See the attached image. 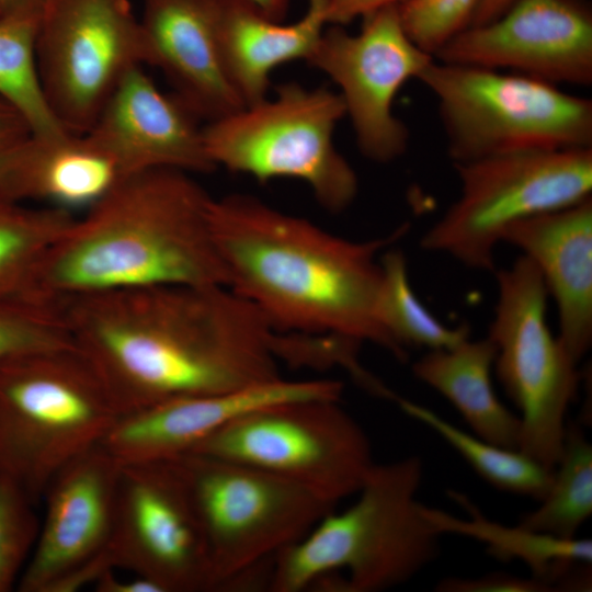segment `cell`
<instances>
[{
	"instance_id": "obj_25",
	"label": "cell",
	"mask_w": 592,
	"mask_h": 592,
	"mask_svg": "<svg viewBox=\"0 0 592 592\" xmlns=\"http://www.w3.org/2000/svg\"><path fill=\"white\" fill-rule=\"evenodd\" d=\"M401 410L423 423L448 443L486 482L496 489L540 501L547 493L554 470L520 449L489 443L449 423L432 410L400 397Z\"/></svg>"
},
{
	"instance_id": "obj_36",
	"label": "cell",
	"mask_w": 592,
	"mask_h": 592,
	"mask_svg": "<svg viewBox=\"0 0 592 592\" xmlns=\"http://www.w3.org/2000/svg\"><path fill=\"white\" fill-rule=\"evenodd\" d=\"M99 592H161L151 581L135 576L133 579H117L114 569L105 571L94 582Z\"/></svg>"
},
{
	"instance_id": "obj_9",
	"label": "cell",
	"mask_w": 592,
	"mask_h": 592,
	"mask_svg": "<svg viewBox=\"0 0 592 592\" xmlns=\"http://www.w3.org/2000/svg\"><path fill=\"white\" fill-rule=\"evenodd\" d=\"M457 200L420 246L478 271H496V249L513 224L592 196V148L524 150L454 164Z\"/></svg>"
},
{
	"instance_id": "obj_27",
	"label": "cell",
	"mask_w": 592,
	"mask_h": 592,
	"mask_svg": "<svg viewBox=\"0 0 592 592\" xmlns=\"http://www.w3.org/2000/svg\"><path fill=\"white\" fill-rule=\"evenodd\" d=\"M41 11L0 16V95L27 121L33 136L60 138L68 133L45 98L36 64V33Z\"/></svg>"
},
{
	"instance_id": "obj_30",
	"label": "cell",
	"mask_w": 592,
	"mask_h": 592,
	"mask_svg": "<svg viewBox=\"0 0 592 592\" xmlns=\"http://www.w3.org/2000/svg\"><path fill=\"white\" fill-rule=\"evenodd\" d=\"M72 343L59 308L26 296H0V364Z\"/></svg>"
},
{
	"instance_id": "obj_8",
	"label": "cell",
	"mask_w": 592,
	"mask_h": 592,
	"mask_svg": "<svg viewBox=\"0 0 592 592\" xmlns=\"http://www.w3.org/2000/svg\"><path fill=\"white\" fill-rule=\"evenodd\" d=\"M172 459L200 519L216 590L257 578L265 561L335 506L301 485L250 465L196 453Z\"/></svg>"
},
{
	"instance_id": "obj_4",
	"label": "cell",
	"mask_w": 592,
	"mask_h": 592,
	"mask_svg": "<svg viewBox=\"0 0 592 592\" xmlns=\"http://www.w3.org/2000/svg\"><path fill=\"white\" fill-rule=\"evenodd\" d=\"M419 456L376 464L345 510L321 517L272 559L267 588L299 592L337 571L342 592H379L411 580L439 555L442 534L418 501Z\"/></svg>"
},
{
	"instance_id": "obj_15",
	"label": "cell",
	"mask_w": 592,
	"mask_h": 592,
	"mask_svg": "<svg viewBox=\"0 0 592 592\" xmlns=\"http://www.w3.org/2000/svg\"><path fill=\"white\" fill-rule=\"evenodd\" d=\"M122 462L102 444L62 467L42 499L45 514L20 577L21 592H75L112 570Z\"/></svg>"
},
{
	"instance_id": "obj_16",
	"label": "cell",
	"mask_w": 592,
	"mask_h": 592,
	"mask_svg": "<svg viewBox=\"0 0 592 592\" xmlns=\"http://www.w3.org/2000/svg\"><path fill=\"white\" fill-rule=\"evenodd\" d=\"M441 62L512 71L554 84L592 83V12L584 0H512L435 54Z\"/></svg>"
},
{
	"instance_id": "obj_40",
	"label": "cell",
	"mask_w": 592,
	"mask_h": 592,
	"mask_svg": "<svg viewBox=\"0 0 592 592\" xmlns=\"http://www.w3.org/2000/svg\"><path fill=\"white\" fill-rule=\"evenodd\" d=\"M18 148L0 153V197H2L4 182Z\"/></svg>"
},
{
	"instance_id": "obj_19",
	"label": "cell",
	"mask_w": 592,
	"mask_h": 592,
	"mask_svg": "<svg viewBox=\"0 0 592 592\" xmlns=\"http://www.w3.org/2000/svg\"><path fill=\"white\" fill-rule=\"evenodd\" d=\"M223 0H144L139 19L146 65L159 68L173 94L208 122L246 106L220 44Z\"/></svg>"
},
{
	"instance_id": "obj_23",
	"label": "cell",
	"mask_w": 592,
	"mask_h": 592,
	"mask_svg": "<svg viewBox=\"0 0 592 592\" xmlns=\"http://www.w3.org/2000/svg\"><path fill=\"white\" fill-rule=\"evenodd\" d=\"M494 356L496 348L487 337L469 338L451 349L428 351L412 364V373L448 400L476 436L519 449L521 420L496 394Z\"/></svg>"
},
{
	"instance_id": "obj_13",
	"label": "cell",
	"mask_w": 592,
	"mask_h": 592,
	"mask_svg": "<svg viewBox=\"0 0 592 592\" xmlns=\"http://www.w3.org/2000/svg\"><path fill=\"white\" fill-rule=\"evenodd\" d=\"M110 562L161 592L216 591L202 525L173 459L122 463Z\"/></svg>"
},
{
	"instance_id": "obj_33",
	"label": "cell",
	"mask_w": 592,
	"mask_h": 592,
	"mask_svg": "<svg viewBox=\"0 0 592 592\" xmlns=\"http://www.w3.org/2000/svg\"><path fill=\"white\" fill-rule=\"evenodd\" d=\"M437 592H551L543 581L506 572H491L478 578H445L435 585Z\"/></svg>"
},
{
	"instance_id": "obj_34",
	"label": "cell",
	"mask_w": 592,
	"mask_h": 592,
	"mask_svg": "<svg viewBox=\"0 0 592 592\" xmlns=\"http://www.w3.org/2000/svg\"><path fill=\"white\" fill-rule=\"evenodd\" d=\"M33 136L22 113L0 95V153L11 151Z\"/></svg>"
},
{
	"instance_id": "obj_31",
	"label": "cell",
	"mask_w": 592,
	"mask_h": 592,
	"mask_svg": "<svg viewBox=\"0 0 592 592\" xmlns=\"http://www.w3.org/2000/svg\"><path fill=\"white\" fill-rule=\"evenodd\" d=\"M35 504L18 483L0 475V592L14 588L33 553L41 526Z\"/></svg>"
},
{
	"instance_id": "obj_10",
	"label": "cell",
	"mask_w": 592,
	"mask_h": 592,
	"mask_svg": "<svg viewBox=\"0 0 592 592\" xmlns=\"http://www.w3.org/2000/svg\"><path fill=\"white\" fill-rule=\"evenodd\" d=\"M494 273L498 295L487 334L496 348L493 369L520 411L519 449L554 470L581 384L579 363L548 327L549 295L536 265L521 254Z\"/></svg>"
},
{
	"instance_id": "obj_18",
	"label": "cell",
	"mask_w": 592,
	"mask_h": 592,
	"mask_svg": "<svg viewBox=\"0 0 592 592\" xmlns=\"http://www.w3.org/2000/svg\"><path fill=\"white\" fill-rule=\"evenodd\" d=\"M197 119L138 66L123 78L84 135L107 152L126 177L153 169L208 173L216 168Z\"/></svg>"
},
{
	"instance_id": "obj_14",
	"label": "cell",
	"mask_w": 592,
	"mask_h": 592,
	"mask_svg": "<svg viewBox=\"0 0 592 592\" xmlns=\"http://www.w3.org/2000/svg\"><path fill=\"white\" fill-rule=\"evenodd\" d=\"M433 59L405 31L398 5H389L363 16L357 34L339 25L323 31L306 61L339 87L362 155L388 163L409 143L407 126L392 111L395 99Z\"/></svg>"
},
{
	"instance_id": "obj_17",
	"label": "cell",
	"mask_w": 592,
	"mask_h": 592,
	"mask_svg": "<svg viewBox=\"0 0 592 592\" xmlns=\"http://www.w3.org/2000/svg\"><path fill=\"white\" fill-rule=\"evenodd\" d=\"M342 390L333 379L281 377L237 391L172 399L122 414L101 444L122 463L168 460L250 410L293 400H340Z\"/></svg>"
},
{
	"instance_id": "obj_21",
	"label": "cell",
	"mask_w": 592,
	"mask_h": 592,
	"mask_svg": "<svg viewBox=\"0 0 592 592\" xmlns=\"http://www.w3.org/2000/svg\"><path fill=\"white\" fill-rule=\"evenodd\" d=\"M125 177L116 161L86 135L32 136L16 150L2 197L84 212Z\"/></svg>"
},
{
	"instance_id": "obj_5",
	"label": "cell",
	"mask_w": 592,
	"mask_h": 592,
	"mask_svg": "<svg viewBox=\"0 0 592 592\" xmlns=\"http://www.w3.org/2000/svg\"><path fill=\"white\" fill-rule=\"evenodd\" d=\"M123 414L75 343L0 364V475L37 503L54 476L102 443Z\"/></svg>"
},
{
	"instance_id": "obj_7",
	"label": "cell",
	"mask_w": 592,
	"mask_h": 592,
	"mask_svg": "<svg viewBox=\"0 0 592 592\" xmlns=\"http://www.w3.org/2000/svg\"><path fill=\"white\" fill-rule=\"evenodd\" d=\"M345 115L339 93L286 82L276 87L273 99L208 122L203 137L215 168L260 183L299 180L325 209L340 213L358 191L354 169L333 141L335 126Z\"/></svg>"
},
{
	"instance_id": "obj_22",
	"label": "cell",
	"mask_w": 592,
	"mask_h": 592,
	"mask_svg": "<svg viewBox=\"0 0 592 592\" xmlns=\"http://www.w3.org/2000/svg\"><path fill=\"white\" fill-rule=\"evenodd\" d=\"M306 13L283 24L249 0H223L220 44L229 77L246 105L266 98L270 77L278 66L307 60L319 42L327 0H308Z\"/></svg>"
},
{
	"instance_id": "obj_2",
	"label": "cell",
	"mask_w": 592,
	"mask_h": 592,
	"mask_svg": "<svg viewBox=\"0 0 592 592\" xmlns=\"http://www.w3.org/2000/svg\"><path fill=\"white\" fill-rule=\"evenodd\" d=\"M210 223L228 286L276 331L371 342L407 360L379 321L378 297L380 255L408 225L356 241L240 193L214 198Z\"/></svg>"
},
{
	"instance_id": "obj_32",
	"label": "cell",
	"mask_w": 592,
	"mask_h": 592,
	"mask_svg": "<svg viewBox=\"0 0 592 592\" xmlns=\"http://www.w3.org/2000/svg\"><path fill=\"white\" fill-rule=\"evenodd\" d=\"M480 0H407L398 5L402 26L423 50L434 54L468 26Z\"/></svg>"
},
{
	"instance_id": "obj_37",
	"label": "cell",
	"mask_w": 592,
	"mask_h": 592,
	"mask_svg": "<svg viewBox=\"0 0 592 592\" xmlns=\"http://www.w3.org/2000/svg\"><path fill=\"white\" fill-rule=\"evenodd\" d=\"M512 0H480L476 7L469 25H478L492 21L499 16Z\"/></svg>"
},
{
	"instance_id": "obj_41",
	"label": "cell",
	"mask_w": 592,
	"mask_h": 592,
	"mask_svg": "<svg viewBox=\"0 0 592 592\" xmlns=\"http://www.w3.org/2000/svg\"><path fill=\"white\" fill-rule=\"evenodd\" d=\"M2 15L1 11H0V16Z\"/></svg>"
},
{
	"instance_id": "obj_35",
	"label": "cell",
	"mask_w": 592,
	"mask_h": 592,
	"mask_svg": "<svg viewBox=\"0 0 592 592\" xmlns=\"http://www.w3.org/2000/svg\"><path fill=\"white\" fill-rule=\"evenodd\" d=\"M407 0H327L326 20L327 23L344 25L351 23L360 16H365L374 11L389 7L399 5Z\"/></svg>"
},
{
	"instance_id": "obj_38",
	"label": "cell",
	"mask_w": 592,
	"mask_h": 592,
	"mask_svg": "<svg viewBox=\"0 0 592 592\" xmlns=\"http://www.w3.org/2000/svg\"><path fill=\"white\" fill-rule=\"evenodd\" d=\"M253 3L261 12L266 16L281 21L286 12L289 4V0H249Z\"/></svg>"
},
{
	"instance_id": "obj_20",
	"label": "cell",
	"mask_w": 592,
	"mask_h": 592,
	"mask_svg": "<svg viewBox=\"0 0 592 592\" xmlns=\"http://www.w3.org/2000/svg\"><path fill=\"white\" fill-rule=\"evenodd\" d=\"M502 242L538 269L558 311V339L576 361L592 344V196L510 226Z\"/></svg>"
},
{
	"instance_id": "obj_3",
	"label": "cell",
	"mask_w": 592,
	"mask_h": 592,
	"mask_svg": "<svg viewBox=\"0 0 592 592\" xmlns=\"http://www.w3.org/2000/svg\"><path fill=\"white\" fill-rule=\"evenodd\" d=\"M213 200L180 170L123 178L50 247L27 297L59 307L151 286H228L212 230Z\"/></svg>"
},
{
	"instance_id": "obj_24",
	"label": "cell",
	"mask_w": 592,
	"mask_h": 592,
	"mask_svg": "<svg viewBox=\"0 0 592 592\" xmlns=\"http://www.w3.org/2000/svg\"><path fill=\"white\" fill-rule=\"evenodd\" d=\"M468 514L455 517L424 505V513L443 535L458 534L486 545L489 555L500 561L517 559L531 570V576L547 584L551 592L567 591L572 572L582 563L592 562V542L585 538L562 539L534 532L520 525L510 527L487 519L463 493L448 492Z\"/></svg>"
},
{
	"instance_id": "obj_29",
	"label": "cell",
	"mask_w": 592,
	"mask_h": 592,
	"mask_svg": "<svg viewBox=\"0 0 592 592\" xmlns=\"http://www.w3.org/2000/svg\"><path fill=\"white\" fill-rule=\"evenodd\" d=\"M382 283L378 297L379 321L403 353L408 349H451L470 338L467 325L447 327L418 298L411 287L402 251L385 250L380 255Z\"/></svg>"
},
{
	"instance_id": "obj_26",
	"label": "cell",
	"mask_w": 592,
	"mask_h": 592,
	"mask_svg": "<svg viewBox=\"0 0 592 592\" xmlns=\"http://www.w3.org/2000/svg\"><path fill=\"white\" fill-rule=\"evenodd\" d=\"M75 217L0 197V296H27L38 265Z\"/></svg>"
},
{
	"instance_id": "obj_39",
	"label": "cell",
	"mask_w": 592,
	"mask_h": 592,
	"mask_svg": "<svg viewBox=\"0 0 592 592\" xmlns=\"http://www.w3.org/2000/svg\"><path fill=\"white\" fill-rule=\"evenodd\" d=\"M45 0H0V11L3 14L18 12L41 11Z\"/></svg>"
},
{
	"instance_id": "obj_28",
	"label": "cell",
	"mask_w": 592,
	"mask_h": 592,
	"mask_svg": "<svg viewBox=\"0 0 592 592\" xmlns=\"http://www.w3.org/2000/svg\"><path fill=\"white\" fill-rule=\"evenodd\" d=\"M592 514V446L579 424L567 422L563 447L546 496L519 524L557 538H576Z\"/></svg>"
},
{
	"instance_id": "obj_11",
	"label": "cell",
	"mask_w": 592,
	"mask_h": 592,
	"mask_svg": "<svg viewBox=\"0 0 592 592\" xmlns=\"http://www.w3.org/2000/svg\"><path fill=\"white\" fill-rule=\"evenodd\" d=\"M339 401L293 400L255 408L189 453L266 470L337 505L358 491L375 465L365 431Z\"/></svg>"
},
{
	"instance_id": "obj_12",
	"label": "cell",
	"mask_w": 592,
	"mask_h": 592,
	"mask_svg": "<svg viewBox=\"0 0 592 592\" xmlns=\"http://www.w3.org/2000/svg\"><path fill=\"white\" fill-rule=\"evenodd\" d=\"M36 64L47 103L71 135H84L123 78L146 64L130 0H45Z\"/></svg>"
},
{
	"instance_id": "obj_1",
	"label": "cell",
	"mask_w": 592,
	"mask_h": 592,
	"mask_svg": "<svg viewBox=\"0 0 592 592\" xmlns=\"http://www.w3.org/2000/svg\"><path fill=\"white\" fill-rule=\"evenodd\" d=\"M123 414L281 378L277 331L227 285H163L58 307Z\"/></svg>"
},
{
	"instance_id": "obj_6",
	"label": "cell",
	"mask_w": 592,
	"mask_h": 592,
	"mask_svg": "<svg viewBox=\"0 0 592 592\" xmlns=\"http://www.w3.org/2000/svg\"><path fill=\"white\" fill-rule=\"evenodd\" d=\"M417 80L436 100L453 164L524 150L592 148V101L557 84L435 59Z\"/></svg>"
}]
</instances>
